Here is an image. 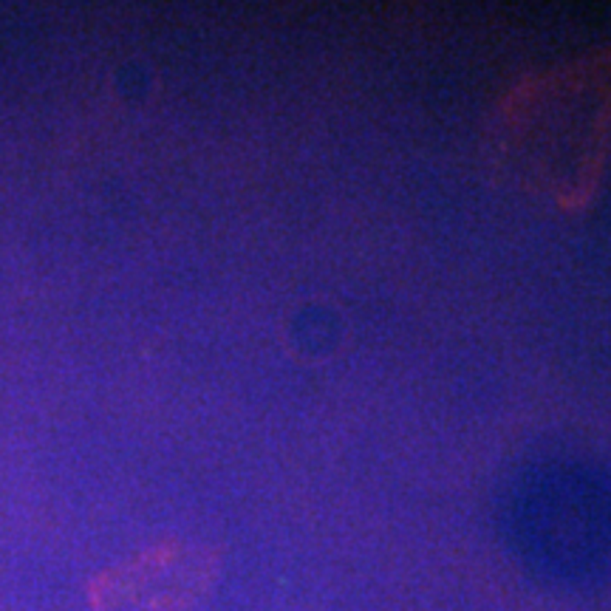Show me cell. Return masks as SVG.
<instances>
[{
    "label": "cell",
    "mask_w": 611,
    "mask_h": 611,
    "mask_svg": "<svg viewBox=\"0 0 611 611\" xmlns=\"http://www.w3.org/2000/svg\"><path fill=\"white\" fill-rule=\"evenodd\" d=\"M496 153L510 176L558 207L594 195L611 145V51L526 77L496 119Z\"/></svg>",
    "instance_id": "obj_1"
},
{
    "label": "cell",
    "mask_w": 611,
    "mask_h": 611,
    "mask_svg": "<svg viewBox=\"0 0 611 611\" xmlns=\"http://www.w3.org/2000/svg\"><path fill=\"white\" fill-rule=\"evenodd\" d=\"M213 580V561L192 547L145 552L94 583L97 611H198Z\"/></svg>",
    "instance_id": "obj_2"
}]
</instances>
